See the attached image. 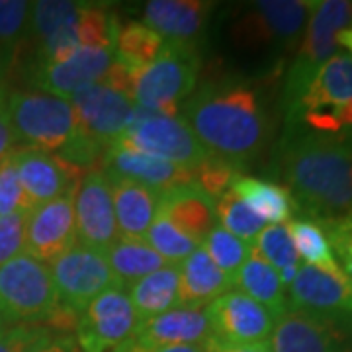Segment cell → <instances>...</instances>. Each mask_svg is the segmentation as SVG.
<instances>
[{
  "label": "cell",
  "mask_w": 352,
  "mask_h": 352,
  "mask_svg": "<svg viewBox=\"0 0 352 352\" xmlns=\"http://www.w3.org/2000/svg\"><path fill=\"white\" fill-rule=\"evenodd\" d=\"M180 113L201 147L237 170L256 161L272 138L263 87L245 76L206 78L182 102Z\"/></svg>",
  "instance_id": "obj_1"
},
{
  "label": "cell",
  "mask_w": 352,
  "mask_h": 352,
  "mask_svg": "<svg viewBox=\"0 0 352 352\" xmlns=\"http://www.w3.org/2000/svg\"><path fill=\"white\" fill-rule=\"evenodd\" d=\"M272 163L296 214L314 221L352 214V139L284 129Z\"/></svg>",
  "instance_id": "obj_2"
},
{
  "label": "cell",
  "mask_w": 352,
  "mask_h": 352,
  "mask_svg": "<svg viewBox=\"0 0 352 352\" xmlns=\"http://www.w3.org/2000/svg\"><path fill=\"white\" fill-rule=\"evenodd\" d=\"M284 129L352 139V55L337 53L319 69L300 100L284 112Z\"/></svg>",
  "instance_id": "obj_3"
},
{
  "label": "cell",
  "mask_w": 352,
  "mask_h": 352,
  "mask_svg": "<svg viewBox=\"0 0 352 352\" xmlns=\"http://www.w3.org/2000/svg\"><path fill=\"white\" fill-rule=\"evenodd\" d=\"M352 24V2L349 0H311V10L307 25L303 30L302 41L298 45L296 57L286 69L280 110H289L300 100L305 88L314 80L319 69L339 51L337 36L342 28Z\"/></svg>",
  "instance_id": "obj_4"
},
{
  "label": "cell",
  "mask_w": 352,
  "mask_h": 352,
  "mask_svg": "<svg viewBox=\"0 0 352 352\" xmlns=\"http://www.w3.org/2000/svg\"><path fill=\"white\" fill-rule=\"evenodd\" d=\"M8 112L22 147L61 155L80 133L71 102L47 92L14 90L8 94Z\"/></svg>",
  "instance_id": "obj_5"
},
{
  "label": "cell",
  "mask_w": 352,
  "mask_h": 352,
  "mask_svg": "<svg viewBox=\"0 0 352 352\" xmlns=\"http://www.w3.org/2000/svg\"><path fill=\"white\" fill-rule=\"evenodd\" d=\"M201 59L196 45L164 41L161 55L135 76L133 102L164 116H178L198 87Z\"/></svg>",
  "instance_id": "obj_6"
},
{
  "label": "cell",
  "mask_w": 352,
  "mask_h": 352,
  "mask_svg": "<svg viewBox=\"0 0 352 352\" xmlns=\"http://www.w3.org/2000/svg\"><path fill=\"white\" fill-rule=\"evenodd\" d=\"M311 0H258L243 8L231 25L241 50L282 55L300 45Z\"/></svg>",
  "instance_id": "obj_7"
},
{
  "label": "cell",
  "mask_w": 352,
  "mask_h": 352,
  "mask_svg": "<svg viewBox=\"0 0 352 352\" xmlns=\"http://www.w3.org/2000/svg\"><path fill=\"white\" fill-rule=\"evenodd\" d=\"M50 266L28 252L0 266V314L10 325H41L59 307Z\"/></svg>",
  "instance_id": "obj_8"
},
{
  "label": "cell",
  "mask_w": 352,
  "mask_h": 352,
  "mask_svg": "<svg viewBox=\"0 0 352 352\" xmlns=\"http://www.w3.org/2000/svg\"><path fill=\"white\" fill-rule=\"evenodd\" d=\"M116 143L133 151L153 155L186 170H196L212 157L180 116H164L138 104L133 122Z\"/></svg>",
  "instance_id": "obj_9"
},
{
  "label": "cell",
  "mask_w": 352,
  "mask_h": 352,
  "mask_svg": "<svg viewBox=\"0 0 352 352\" xmlns=\"http://www.w3.org/2000/svg\"><path fill=\"white\" fill-rule=\"evenodd\" d=\"M135 307L124 286H112L78 314L75 342L80 352H110L138 327Z\"/></svg>",
  "instance_id": "obj_10"
},
{
  "label": "cell",
  "mask_w": 352,
  "mask_h": 352,
  "mask_svg": "<svg viewBox=\"0 0 352 352\" xmlns=\"http://www.w3.org/2000/svg\"><path fill=\"white\" fill-rule=\"evenodd\" d=\"M50 270L59 303L75 314H80L102 292L118 286L106 254L80 243L55 258L50 264Z\"/></svg>",
  "instance_id": "obj_11"
},
{
  "label": "cell",
  "mask_w": 352,
  "mask_h": 352,
  "mask_svg": "<svg viewBox=\"0 0 352 352\" xmlns=\"http://www.w3.org/2000/svg\"><path fill=\"white\" fill-rule=\"evenodd\" d=\"M289 309L352 327V280L342 270L327 272L302 264L288 288Z\"/></svg>",
  "instance_id": "obj_12"
},
{
  "label": "cell",
  "mask_w": 352,
  "mask_h": 352,
  "mask_svg": "<svg viewBox=\"0 0 352 352\" xmlns=\"http://www.w3.org/2000/svg\"><path fill=\"white\" fill-rule=\"evenodd\" d=\"M76 124L82 135L102 147H110L133 122L135 102L126 92L94 82L78 90L71 98Z\"/></svg>",
  "instance_id": "obj_13"
},
{
  "label": "cell",
  "mask_w": 352,
  "mask_h": 352,
  "mask_svg": "<svg viewBox=\"0 0 352 352\" xmlns=\"http://www.w3.org/2000/svg\"><path fill=\"white\" fill-rule=\"evenodd\" d=\"M212 337L227 344L268 342L276 315L239 289H231L206 305Z\"/></svg>",
  "instance_id": "obj_14"
},
{
  "label": "cell",
  "mask_w": 352,
  "mask_h": 352,
  "mask_svg": "<svg viewBox=\"0 0 352 352\" xmlns=\"http://www.w3.org/2000/svg\"><path fill=\"white\" fill-rule=\"evenodd\" d=\"M75 226L76 241L94 251L106 252L120 237L110 180L100 168L87 173L76 184Z\"/></svg>",
  "instance_id": "obj_15"
},
{
  "label": "cell",
  "mask_w": 352,
  "mask_h": 352,
  "mask_svg": "<svg viewBox=\"0 0 352 352\" xmlns=\"http://www.w3.org/2000/svg\"><path fill=\"white\" fill-rule=\"evenodd\" d=\"M75 188L28 212L25 252L39 263L51 264L76 245Z\"/></svg>",
  "instance_id": "obj_16"
},
{
  "label": "cell",
  "mask_w": 352,
  "mask_h": 352,
  "mask_svg": "<svg viewBox=\"0 0 352 352\" xmlns=\"http://www.w3.org/2000/svg\"><path fill=\"white\" fill-rule=\"evenodd\" d=\"M113 50H92L82 47L61 61L34 63L30 76L34 90L47 92L69 100L78 90L100 82L112 67Z\"/></svg>",
  "instance_id": "obj_17"
},
{
  "label": "cell",
  "mask_w": 352,
  "mask_h": 352,
  "mask_svg": "<svg viewBox=\"0 0 352 352\" xmlns=\"http://www.w3.org/2000/svg\"><path fill=\"white\" fill-rule=\"evenodd\" d=\"M10 155L18 173V180L32 208L61 198L75 188L78 180L87 175L85 170L76 168L75 164L67 163L53 153L20 147L14 149Z\"/></svg>",
  "instance_id": "obj_18"
},
{
  "label": "cell",
  "mask_w": 352,
  "mask_h": 352,
  "mask_svg": "<svg viewBox=\"0 0 352 352\" xmlns=\"http://www.w3.org/2000/svg\"><path fill=\"white\" fill-rule=\"evenodd\" d=\"M268 342L274 352H352V327L288 309Z\"/></svg>",
  "instance_id": "obj_19"
},
{
  "label": "cell",
  "mask_w": 352,
  "mask_h": 352,
  "mask_svg": "<svg viewBox=\"0 0 352 352\" xmlns=\"http://www.w3.org/2000/svg\"><path fill=\"white\" fill-rule=\"evenodd\" d=\"M100 170L106 176L129 180V182L155 190V192H164V190L175 188V186L194 182L192 170L180 168L176 164L166 163L163 159H157L147 153L127 149L118 143H112L110 147H106L104 157H102Z\"/></svg>",
  "instance_id": "obj_20"
},
{
  "label": "cell",
  "mask_w": 352,
  "mask_h": 352,
  "mask_svg": "<svg viewBox=\"0 0 352 352\" xmlns=\"http://www.w3.org/2000/svg\"><path fill=\"white\" fill-rule=\"evenodd\" d=\"M131 337L149 346L204 344V340L212 337V331L206 307L178 305L170 311L139 321Z\"/></svg>",
  "instance_id": "obj_21"
},
{
  "label": "cell",
  "mask_w": 352,
  "mask_h": 352,
  "mask_svg": "<svg viewBox=\"0 0 352 352\" xmlns=\"http://www.w3.org/2000/svg\"><path fill=\"white\" fill-rule=\"evenodd\" d=\"M159 214L196 245H201L210 231L217 226L214 201L194 182L161 192Z\"/></svg>",
  "instance_id": "obj_22"
},
{
  "label": "cell",
  "mask_w": 352,
  "mask_h": 352,
  "mask_svg": "<svg viewBox=\"0 0 352 352\" xmlns=\"http://www.w3.org/2000/svg\"><path fill=\"white\" fill-rule=\"evenodd\" d=\"M212 8L214 4L200 0H151L145 4V25L164 41L194 45Z\"/></svg>",
  "instance_id": "obj_23"
},
{
  "label": "cell",
  "mask_w": 352,
  "mask_h": 352,
  "mask_svg": "<svg viewBox=\"0 0 352 352\" xmlns=\"http://www.w3.org/2000/svg\"><path fill=\"white\" fill-rule=\"evenodd\" d=\"M108 180L112 188L113 212H116L120 237L145 239L153 219L159 212L161 192H155L147 186L122 178L108 176Z\"/></svg>",
  "instance_id": "obj_24"
},
{
  "label": "cell",
  "mask_w": 352,
  "mask_h": 352,
  "mask_svg": "<svg viewBox=\"0 0 352 352\" xmlns=\"http://www.w3.org/2000/svg\"><path fill=\"white\" fill-rule=\"evenodd\" d=\"M180 305L206 307L227 292L235 289L233 280L221 272L210 254L198 247L180 264Z\"/></svg>",
  "instance_id": "obj_25"
},
{
  "label": "cell",
  "mask_w": 352,
  "mask_h": 352,
  "mask_svg": "<svg viewBox=\"0 0 352 352\" xmlns=\"http://www.w3.org/2000/svg\"><path fill=\"white\" fill-rule=\"evenodd\" d=\"M231 192L237 194L261 219L272 221V226H284V221H289L296 214L288 190L272 180L239 173L233 178Z\"/></svg>",
  "instance_id": "obj_26"
},
{
  "label": "cell",
  "mask_w": 352,
  "mask_h": 352,
  "mask_svg": "<svg viewBox=\"0 0 352 352\" xmlns=\"http://www.w3.org/2000/svg\"><path fill=\"white\" fill-rule=\"evenodd\" d=\"M233 284L245 296H249L254 302L264 305L268 311H272L276 319L289 309L288 289L284 288L280 274L254 251V247L249 261L237 272Z\"/></svg>",
  "instance_id": "obj_27"
},
{
  "label": "cell",
  "mask_w": 352,
  "mask_h": 352,
  "mask_svg": "<svg viewBox=\"0 0 352 352\" xmlns=\"http://www.w3.org/2000/svg\"><path fill=\"white\" fill-rule=\"evenodd\" d=\"M127 294L139 321L170 311L180 305V270L166 264L129 286Z\"/></svg>",
  "instance_id": "obj_28"
},
{
  "label": "cell",
  "mask_w": 352,
  "mask_h": 352,
  "mask_svg": "<svg viewBox=\"0 0 352 352\" xmlns=\"http://www.w3.org/2000/svg\"><path fill=\"white\" fill-rule=\"evenodd\" d=\"M104 254L118 284L124 288L133 286L141 278L149 276L151 272L166 266L163 256L153 251L145 239L118 237Z\"/></svg>",
  "instance_id": "obj_29"
},
{
  "label": "cell",
  "mask_w": 352,
  "mask_h": 352,
  "mask_svg": "<svg viewBox=\"0 0 352 352\" xmlns=\"http://www.w3.org/2000/svg\"><path fill=\"white\" fill-rule=\"evenodd\" d=\"M163 47L164 39L149 25L141 22H127L118 30L113 55L116 61L126 65L133 73H139L161 55Z\"/></svg>",
  "instance_id": "obj_30"
},
{
  "label": "cell",
  "mask_w": 352,
  "mask_h": 352,
  "mask_svg": "<svg viewBox=\"0 0 352 352\" xmlns=\"http://www.w3.org/2000/svg\"><path fill=\"white\" fill-rule=\"evenodd\" d=\"M252 247L276 270L284 288L288 289L302 266V261L289 237L288 226H266L252 243Z\"/></svg>",
  "instance_id": "obj_31"
},
{
  "label": "cell",
  "mask_w": 352,
  "mask_h": 352,
  "mask_svg": "<svg viewBox=\"0 0 352 352\" xmlns=\"http://www.w3.org/2000/svg\"><path fill=\"white\" fill-rule=\"evenodd\" d=\"M288 233L303 264H309L327 272H339V263L333 254V249L329 245L323 229L317 221L307 219V217L289 219Z\"/></svg>",
  "instance_id": "obj_32"
},
{
  "label": "cell",
  "mask_w": 352,
  "mask_h": 352,
  "mask_svg": "<svg viewBox=\"0 0 352 352\" xmlns=\"http://www.w3.org/2000/svg\"><path fill=\"white\" fill-rule=\"evenodd\" d=\"M214 210L217 226H221L231 235L239 237L249 245L256 241L261 231L266 227V221L254 214L251 208L231 190H227L223 196H219L214 201Z\"/></svg>",
  "instance_id": "obj_33"
},
{
  "label": "cell",
  "mask_w": 352,
  "mask_h": 352,
  "mask_svg": "<svg viewBox=\"0 0 352 352\" xmlns=\"http://www.w3.org/2000/svg\"><path fill=\"white\" fill-rule=\"evenodd\" d=\"M85 2H71V0H39L32 2L30 10V28L28 38L34 39V43L39 45L43 39H47L51 34L61 30L63 25L73 22Z\"/></svg>",
  "instance_id": "obj_34"
},
{
  "label": "cell",
  "mask_w": 352,
  "mask_h": 352,
  "mask_svg": "<svg viewBox=\"0 0 352 352\" xmlns=\"http://www.w3.org/2000/svg\"><path fill=\"white\" fill-rule=\"evenodd\" d=\"M201 249L210 254V258L214 261L215 266L221 272H226L231 280H235L237 272L243 268V264L247 263L251 256L252 245L231 235L221 226H215L201 243Z\"/></svg>",
  "instance_id": "obj_35"
},
{
  "label": "cell",
  "mask_w": 352,
  "mask_h": 352,
  "mask_svg": "<svg viewBox=\"0 0 352 352\" xmlns=\"http://www.w3.org/2000/svg\"><path fill=\"white\" fill-rule=\"evenodd\" d=\"M32 2L0 0V59L8 65L28 38Z\"/></svg>",
  "instance_id": "obj_36"
},
{
  "label": "cell",
  "mask_w": 352,
  "mask_h": 352,
  "mask_svg": "<svg viewBox=\"0 0 352 352\" xmlns=\"http://www.w3.org/2000/svg\"><path fill=\"white\" fill-rule=\"evenodd\" d=\"M145 243L157 254L163 256L164 263L173 264V266L182 263V261H186L190 254L200 247V245H196L192 239H188L184 233H180L159 212H157V217L153 219L151 227H149V231L145 235Z\"/></svg>",
  "instance_id": "obj_37"
},
{
  "label": "cell",
  "mask_w": 352,
  "mask_h": 352,
  "mask_svg": "<svg viewBox=\"0 0 352 352\" xmlns=\"http://www.w3.org/2000/svg\"><path fill=\"white\" fill-rule=\"evenodd\" d=\"M194 173V184L210 198L215 201L219 196H223L227 190H231L233 178L239 175L235 166L223 163L215 157H210L204 164H200Z\"/></svg>",
  "instance_id": "obj_38"
},
{
  "label": "cell",
  "mask_w": 352,
  "mask_h": 352,
  "mask_svg": "<svg viewBox=\"0 0 352 352\" xmlns=\"http://www.w3.org/2000/svg\"><path fill=\"white\" fill-rule=\"evenodd\" d=\"M323 229L340 270L352 280V214L317 221Z\"/></svg>",
  "instance_id": "obj_39"
},
{
  "label": "cell",
  "mask_w": 352,
  "mask_h": 352,
  "mask_svg": "<svg viewBox=\"0 0 352 352\" xmlns=\"http://www.w3.org/2000/svg\"><path fill=\"white\" fill-rule=\"evenodd\" d=\"M32 204L25 196L24 188L18 180V173L12 163V155L0 161V217L2 215L32 212Z\"/></svg>",
  "instance_id": "obj_40"
},
{
  "label": "cell",
  "mask_w": 352,
  "mask_h": 352,
  "mask_svg": "<svg viewBox=\"0 0 352 352\" xmlns=\"http://www.w3.org/2000/svg\"><path fill=\"white\" fill-rule=\"evenodd\" d=\"M25 212L0 217V266L25 252Z\"/></svg>",
  "instance_id": "obj_41"
},
{
  "label": "cell",
  "mask_w": 352,
  "mask_h": 352,
  "mask_svg": "<svg viewBox=\"0 0 352 352\" xmlns=\"http://www.w3.org/2000/svg\"><path fill=\"white\" fill-rule=\"evenodd\" d=\"M50 333L53 331L41 325H12L0 335V352H30Z\"/></svg>",
  "instance_id": "obj_42"
},
{
  "label": "cell",
  "mask_w": 352,
  "mask_h": 352,
  "mask_svg": "<svg viewBox=\"0 0 352 352\" xmlns=\"http://www.w3.org/2000/svg\"><path fill=\"white\" fill-rule=\"evenodd\" d=\"M14 149H16V135L8 112V92L0 88V161L8 157Z\"/></svg>",
  "instance_id": "obj_43"
},
{
  "label": "cell",
  "mask_w": 352,
  "mask_h": 352,
  "mask_svg": "<svg viewBox=\"0 0 352 352\" xmlns=\"http://www.w3.org/2000/svg\"><path fill=\"white\" fill-rule=\"evenodd\" d=\"M112 352H206L204 344H168V346H149L141 344L133 337L124 340Z\"/></svg>",
  "instance_id": "obj_44"
},
{
  "label": "cell",
  "mask_w": 352,
  "mask_h": 352,
  "mask_svg": "<svg viewBox=\"0 0 352 352\" xmlns=\"http://www.w3.org/2000/svg\"><path fill=\"white\" fill-rule=\"evenodd\" d=\"M30 352H80L73 337L69 335H55L50 333L38 344H34Z\"/></svg>",
  "instance_id": "obj_45"
},
{
  "label": "cell",
  "mask_w": 352,
  "mask_h": 352,
  "mask_svg": "<svg viewBox=\"0 0 352 352\" xmlns=\"http://www.w3.org/2000/svg\"><path fill=\"white\" fill-rule=\"evenodd\" d=\"M206 352H274L270 342H258V344H227L221 340L208 337L204 340Z\"/></svg>",
  "instance_id": "obj_46"
},
{
  "label": "cell",
  "mask_w": 352,
  "mask_h": 352,
  "mask_svg": "<svg viewBox=\"0 0 352 352\" xmlns=\"http://www.w3.org/2000/svg\"><path fill=\"white\" fill-rule=\"evenodd\" d=\"M337 41H339V45H342V47H346V50L351 51L352 55V24L340 30L339 36H337Z\"/></svg>",
  "instance_id": "obj_47"
},
{
  "label": "cell",
  "mask_w": 352,
  "mask_h": 352,
  "mask_svg": "<svg viewBox=\"0 0 352 352\" xmlns=\"http://www.w3.org/2000/svg\"><path fill=\"white\" fill-rule=\"evenodd\" d=\"M8 327H12V325H10V323L2 317V314H0V335H2V333H4Z\"/></svg>",
  "instance_id": "obj_48"
},
{
  "label": "cell",
  "mask_w": 352,
  "mask_h": 352,
  "mask_svg": "<svg viewBox=\"0 0 352 352\" xmlns=\"http://www.w3.org/2000/svg\"><path fill=\"white\" fill-rule=\"evenodd\" d=\"M6 67H8V65H6L4 61H2V59H0V88H4V87H2V78H4V73H6Z\"/></svg>",
  "instance_id": "obj_49"
}]
</instances>
